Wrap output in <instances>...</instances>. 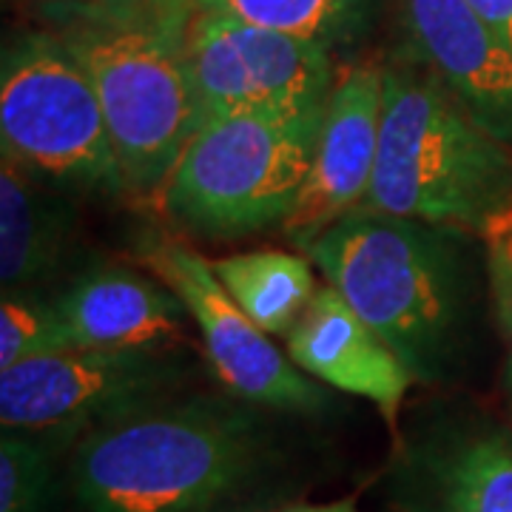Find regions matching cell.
<instances>
[{
  "label": "cell",
  "instance_id": "6da1fadb",
  "mask_svg": "<svg viewBox=\"0 0 512 512\" xmlns=\"http://www.w3.org/2000/svg\"><path fill=\"white\" fill-rule=\"evenodd\" d=\"M69 487L83 512H276L293 464L271 410L180 390L83 433Z\"/></svg>",
  "mask_w": 512,
  "mask_h": 512
},
{
  "label": "cell",
  "instance_id": "7a4b0ae2",
  "mask_svg": "<svg viewBox=\"0 0 512 512\" xmlns=\"http://www.w3.org/2000/svg\"><path fill=\"white\" fill-rule=\"evenodd\" d=\"M470 237L353 208L305 251L416 382H441L461 359L476 302Z\"/></svg>",
  "mask_w": 512,
  "mask_h": 512
},
{
  "label": "cell",
  "instance_id": "3957f363",
  "mask_svg": "<svg viewBox=\"0 0 512 512\" xmlns=\"http://www.w3.org/2000/svg\"><path fill=\"white\" fill-rule=\"evenodd\" d=\"M384 69L382 137L365 202L490 239L512 225V148L407 52Z\"/></svg>",
  "mask_w": 512,
  "mask_h": 512
},
{
  "label": "cell",
  "instance_id": "277c9868",
  "mask_svg": "<svg viewBox=\"0 0 512 512\" xmlns=\"http://www.w3.org/2000/svg\"><path fill=\"white\" fill-rule=\"evenodd\" d=\"M194 15L86 12L49 20L92 80L111 146L134 194H163L171 168L200 126L188 66Z\"/></svg>",
  "mask_w": 512,
  "mask_h": 512
},
{
  "label": "cell",
  "instance_id": "5b68a950",
  "mask_svg": "<svg viewBox=\"0 0 512 512\" xmlns=\"http://www.w3.org/2000/svg\"><path fill=\"white\" fill-rule=\"evenodd\" d=\"M325 106L202 123L160 194L165 214L188 234L217 239L285 228L311 177Z\"/></svg>",
  "mask_w": 512,
  "mask_h": 512
},
{
  "label": "cell",
  "instance_id": "8992f818",
  "mask_svg": "<svg viewBox=\"0 0 512 512\" xmlns=\"http://www.w3.org/2000/svg\"><path fill=\"white\" fill-rule=\"evenodd\" d=\"M0 140L63 194H128L92 80L52 29L26 32L3 49Z\"/></svg>",
  "mask_w": 512,
  "mask_h": 512
},
{
  "label": "cell",
  "instance_id": "52a82bcc",
  "mask_svg": "<svg viewBox=\"0 0 512 512\" xmlns=\"http://www.w3.org/2000/svg\"><path fill=\"white\" fill-rule=\"evenodd\" d=\"M197 370L188 350L69 348L0 370V424L72 450L103 421L185 390Z\"/></svg>",
  "mask_w": 512,
  "mask_h": 512
},
{
  "label": "cell",
  "instance_id": "ba28073f",
  "mask_svg": "<svg viewBox=\"0 0 512 512\" xmlns=\"http://www.w3.org/2000/svg\"><path fill=\"white\" fill-rule=\"evenodd\" d=\"M137 256L183 299L222 390L279 416H322L333 407L328 390L293 365L291 356L242 313L208 259L165 234H146Z\"/></svg>",
  "mask_w": 512,
  "mask_h": 512
},
{
  "label": "cell",
  "instance_id": "9c48e42d",
  "mask_svg": "<svg viewBox=\"0 0 512 512\" xmlns=\"http://www.w3.org/2000/svg\"><path fill=\"white\" fill-rule=\"evenodd\" d=\"M188 66L200 126L239 111L319 109L336 83L325 46L211 12L191 20Z\"/></svg>",
  "mask_w": 512,
  "mask_h": 512
},
{
  "label": "cell",
  "instance_id": "30bf717a",
  "mask_svg": "<svg viewBox=\"0 0 512 512\" xmlns=\"http://www.w3.org/2000/svg\"><path fill=\"white\" fill-rule=\"evenodd\" d=\"M402 512H512V433L490 421H427L393 464Z\"/></svg>",
  "mask_w": 512,
  "mask_h": 512
},
{
  "label": "cell",
  "instance_id": "8fae6325",
  "mask_svg": "<svg viewBox=\"0 0 512 512\" xmlns=\"http://www.w3.org/2000/svg\"><path fill=\"white\" fill-rule=\"evenodd\" d=\"M402 52L512 148V52L467 0H399Z\"/></svg>",
  "mask_w": 512,
  "mask_h": 512
},
{
  "label": "cell",
  "instance_id": "7c38bea8",
  "mask_svg": "<svg viewBox=\"0 0 512 512\" xmlns=\"http://www.w3.org/2000/svg\"><path fill=\"white\" fill-rule=\"evenodd\" d=\"M382 109V66H353L333 83L311 177L293 220L285 225L291 242L302 251L365 202L379 154Z\"/></svg>",
  "mask_w": 512,
  "mask_h": 512
},
{
  "label": "cell",
  "instance_id": "4fadbf2b",
  "mask_svg": "<svg viewBox=\"0 0 512 512\" xmlns=\"http://www.w3.org/2000/svg\"><path fill=\"white\" fill-rule=\"evenodd\" d=\"M288 356L316 382L376 404L390 427L399 424L404 396L416 382L333 285L313 293L308 311L288 333Z\"/></svg>",
  "mask_w": 512,
  "mask_h": 512
},
{
  "label": "cell",
  "instance_id": "5bb4252c",
  "mask_svg": "<svg viewBox=\"0 0 512 512\" xmlns=\"http://www.w3.org/2000/svg\"><path fill=\"white\" fill-rule=\"evenodd\" d=\"M74 348L168 345L183 330L188 308L157 276L128 265L94 262L55 296Z\"/></svg>",
  "mask_w": 512,
  "mask_h": 512
},
{
  "label": "cell",
  "instance_id": "9a60e30c",
  "mask_svg": "<svg viewBox=\"0 0 512 512\" xmlns=\"http://www.w3.org/2000/svg\"><path fill=\"white\" fill-rule=\"evenodd\" d=\"M72 208L9 151L0 154V282L3 293L35 291L72 242Z\"/></svg>",
  "mask_w": 512,
  "mask_h": 512
},
{
  "label": "cell",
  "instance_id": "2e32d148",
  "mask_svg": "<svg viewBox=\"0 0 512 512\" xmlns=\"http://www.w3.org/2000/svg\"><path fill=\"white\" fill-rule=\"evenodd\" d=\"M311 265L285 251H248L214 262V274L256 328L288 336L319 291Z\"/></svg>",
  "mask_w": 512,
  "mask_h": 512
},
{
  "label": "cell",
  "instance_id": "e0dca14e",
  "mask_svg": "<svg viewBox=\"0 0 512 512\" xmlns=\"http://www.w3.org/2000/svg\"><path fill=\"white\" fill-rule=\"evenodd\" d=\"M382 0H197V12L248 20L325 46H353L367 35Z\"/></svg>",
  "mask_w": 512,
  "mask_h": 512
},
{
  "label": "cell",
  "instance_id": "ac0fdd59",
  "mask_svg": "<svg viewBox=\"0 0 512 512\" xmlns=\"http://www.w3.org/2000/svg\"><path fill=\"white\" fill-rule=\"evenodd\" d=\"M60 447L23 430L0 436V512H55Z\"/></svg>",
  "mask_w": 512,
  "mask_h": 512
},
{
  "label": "cell",
  "instance_id": "d6986e66",
  "mask_svg": "<svg viewBox=\"0 0 512 512\" xmlns=\"http://www.w3.org/2000/svg\"><path fill=\"white\" fill-rule=\"evenodd\" d=\"M74 348L55 299L37 291L3 293L0 305V370Z\"/></svg>",
  "mask_w": 512,
  "mask_h": 512
},
{
  "label": "cell",
  "instance_id": "ffe728a7",
  "mask_svg": "<svg viewBox=\"0 0 512 512\" xmlns=\"http://www.w3.org/2000/svg\"><path fill=\"white\" fill-rule=\"evenodd\" d=\"M487 282L493 296V313L504 342V387L512 407V225L490 237L487 251Z\"/></svg>",
  "mask_w": 512,
  "mask_h": 512
},
{
  "label": "cell",
  "instance_id": "44dd1931",
  "mask_svg": "<svg viewBox=\"0 0 512 512\" xmlns=\"http://www.w3.org/2000/svg\"><path fill=\"white\" fill-rule=\"evenodd\" d=\"M46 20L63 15H131V12H197V0H35Z\"/></svg>",
  "mask_w": 512,
  "mask_h": 512
},
{
  "label": "cell",
  "instance_id": "7402d4cb",
  "mask_svg": "<svg viewBox=\"0 0 512 512\" xmlns=\"http://www.w3.org/2000/svg\"><path fill=\"white\" fill-rule=\"evenodd\" d=\"M467 3L512 52V0H467Z\"/></svg>",
  "mask_w": 512,
  "mask_h": 512
},
{
  "label": "cell",
  "instance_id": "603a6c76",
  "mask_svg": "<svg viewBox=\"0 0 512 512\" xmlns=\"http://www.w3.org/2000/svg\"><path fill=\"white\" fill-rule=\"evenodd\" d=\"M276 512H359V507L353 498H342L330 504H291V507H279Z\"/></svg>",
  "mask_w": 512,
  "mask_h": 512
}]
</instances>
